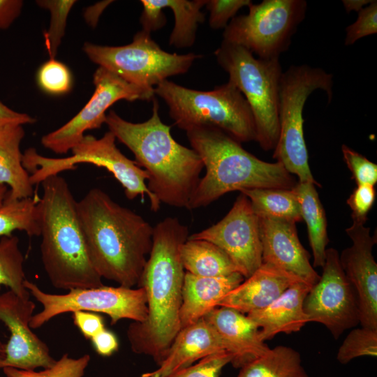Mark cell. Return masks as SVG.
<instances>
[{
	"label": "cell",
	"instance_id": "cell-45",
	"mask_svg": "<svg viewBox=\"0 0 377 377\" xmlns=\"http://www.w3.org/2000/svg\"><path fill=\"white\" fill-rule=\"evenodd\" d=\"M36 119L27 114L17 112L0 101V126L7 124H32Z\"/></svg>",
	"mask_w": 377,
	"mask_h": 377
},
{
	"label": "cell",
	"instance_id": "cell-22",
	"mask_svg": "<svg viewBox=\"0 0 377 377\" xmlns=\"http://www.w3.org/2000/svg\"><path fill=\"white\" fill-rule=\"evenodd\" d=\"M311 287L305 281H298L267 307L246 314L259 327L263 341L272 339L279 333L289 334L298 332L310 323L304 310V302Z\"/></svg>",
	"mask_w": 377,
	"mask_h": 377
},
{
	"label": "cell",
	"instance_id": "cell-4",
	"mask_svg": "<svg viewBox=\"0 0 377 377\" xmlns=\"http://www.w3.org/2000/svg\"><path fill=\"white\" fill-rule=\"evenodd\" d=\"M38 201L40 255L45 273L56 288L103 286L95 270L79 219L77 202L66 179L50 176L42 182Z\"/></svg>",
	"mask_w": 377,
	"mask_h": 377
},
{
	"label": "cell",
	"instance_id": "cell-37",
	"mask_svg": "<svg viewBox=\"0 0 377 377\" xmlns=\"http://www.w3.org/2000/svg\"><path fill=\"white\" fill-rule=\"evenodd\" d=\"M343 160L357 185L375 186L377 182V165L362 154L342 145Z\"/></svg>",
	"mask_w": 377,
	"mask_h": 377
},
{
	"label": "cell",
	"instance_id": "cell-46",
	"mask_svg": "<svg viewBox=\"0 0 377 377\" xmlns=\"http://www.w3.org/2000/svg\"><path fill=\"white\" fill-rule=\"evenodd\" d=\"M112 2V1H104L96 4L93 7L89 8L87 12L85 13L86 20L91 26H96L101 13Z\"/></svg>",
	"mask_w": 377,
	"mask_h": 377
},
{
	"label": "cell",
	"instance_id": "cell-42",
	"mask_svg": "<svg viewBox=\"0 0 377 377\" xmlns=\"http://www.w3.org/2000/svg\"><path fill=\"white\" fill-rule=\"evenodd\" d=\"M73 320L75 325L86 339H91L105 329L102 316L93 312L75 311L73 313Z\"/></svg>",
	"mask_w": 377,
	"mask_h": 377
},
{
	"label": "cell",
	"instance_id": "cell-29",
	"mask_svg": "<svg viewBox=\"0 0 377 377\" xmlns=\"http://www.w3.org/2000/svg\"><path fill=\"white\" fill-rule=\"evenodd\" d=\"M163 8H170L175 17V26L169 38L170 45L177 48L192 46L200 23L205 20L201 8L206 0H157Z\"/></svg>",
	"mask_w": 377,
	"mask_h": 377
},
{
	"label": "cell",
	"instance_id": "cell-34",
	"mask_svg": "<svg viewBox=\"0 0 377 377\" xmlns=\"http://www.w3.org/2000/svg\"><path fill=\"white\" fill-rule=\"evenodd\" d=\"M75 2L73 0L36 1L40 7L48 9L51 14L50 27L44 34L45 45L50 59H54L57 48L65 33L67 17Z\"/></svg>",
	"mask_w": 377,
	"mask_h": 377
},
{
	"label": "cell",
	"instance_id": "cell-17",
	"mask_svg": "<svg viewBox=\"0 0 377 377\" xmlns=\"http://www.w3.org/2000/svg\"><path fill=\"white\" fill-rule=\"evenodd\" d=\"M346 232L353 244L343 250L339 262L357 295L360 324L377 329V264L372 254L376 232L371 235L369 228L355 221Z\"/></svg>",
	"mask_w": 377,
	"mask_h": 377
},
{
	"label": "cell",
	"instance_id": "cell-6",
	"mask_svg": "<svg viewBox=\"0 0 377 377\" xmlns=\"http://www.w3.org/2000/svg\"><path fill=\"white\" fill-rule=\"evenodd\" d=\"M154 90L168 105L169 115L177 126L185 131L195 126H210L240 143L256 141V125L251 108L230 81L212 91H199L165 80Z\"/></svg>",
	"mask_w": 377,
	"mask_h": 377
},
{
	"label": "cell",
	"instance_id": "cell-40",
	"mask_svg": "<svg viewBox=\"0 0 377 377\" xmlns=\"http://www.w3.org/2000/svg\"><path fill=\"white\" fill-rule=\"evenodd\" d=\"M376 195L374 186L357 185L346 200L352 211L353 221L365 224L368 213L374 205Z\"/></svg>",
	"mask_w": 377,
	"mask_h": 377
},
{
	"label": "cell",
	"instance_id": "cell-25",
	"mask_svg": "<svg viewBox=\"0 0 377 377\" xmlns=\"http://www.w3.org/2000/svg\"><path fill=\"white\" fill-rule=\"evenodd\" d=\"M315 186L311 182H297L292 189L300 203L302 219L307 227L313 267H322L325 261L329 239L325 212Z\"/></svg>",
	"mask_w": 377,
	"mask_h": 377
},
{
	"label": "cell",
	"instance_id": "cell-7",
	"mask_svg": "<svg viewBox=\"0 0 377 377\" xmlns=\"http://www.w3.org/2000/svg\"><path fill=\"white\" fill-rule=\"evenodd\" d=\"M219 66L242 93L252 112L256 141L265 151L274 149L279 135V89L283 73L279 59L256 58L246 48L222 40L214 52Z\"/></svg>",
	"mask_w": 377,
	"mask_h": 377
},
{
	"label": "cell",
	"instance_id": "cell-10",
	"mask_svg": "<svg viewBox=\"0 0 377 377\" xmlns=\"http://www.w3.org/2000/svg\"><path fill=\"white\" fill-rule=\"evenodd\" d=\"M83 50L89 59L125 81L154 89L171 76L186 73L201 54L170 53L162 50L151 34L141 30L133 41L122 46H103L85 43Z\"/></svg>",
	"mask_w": 377,
	"mask_h": 377
},
{
	"label": "cell",
	"instance_id": "cell-23",
	"mask_svg": "<svg viewBox=\"0 0 377 377\" xmlns=\"http://www.w3.org/2000/svg\"><path fill=\"white\" fill-rule=\"evenodd\" d=\"M244 280L239 272L205 277L185 272L179 312L181 329L195 323L212 310Z\"/></svg>",
	"mask_w": 377,
	"mask_h": 377
},
{
	"label": "cell",
	"instance_id": "cell-3",
	"mask_svg": "<svg viewBox=\"0 0 377 377\" xmlns=\"http://www.w3.org/2000/svg\"><path fill=\"white\" fill-rule=\"evenodd\" d=\"M152 101V114L146 121L132 123L110 110L105 124L116 139L133 152L136 164L147 173V188L159 202L187 209L204 165L195 150L173 138L171 126L159 117L158 100L154 97Z\"/></svg>",
	"mask_w": 377,
	"mask_h": 377
},
{
	"label": "cell",
	"instance_id": "cell-2",
	"mask_svg": "<svg viewBox=\"0 0 377 377\" xmlns=\"http://www.w3.org/2000/svg\"><path fill=\"white\" fill-rule=\"evenodd\" d=\"M91 263L101 278L138 285L152 246L154 227L98 188L77 202Z\"/></svg>",
	"mask_w": 377,
	"mask_h": 377
},
{
	"label": "cell",
	"instance_id": "cell-39",
	"mask_svg": "<svg viewBox=\"0 0 377 377\" xmlns=\"http://www.w3.org/2000/svg\"><path fill=\"white\" fill-rule=\"evenodd\" d=\"M251 3V0H206L205 6L209 12V27L213 29H224L239 10Z\"/></svg>",
	"mask_w": 377,
	"mask_h": 377
},
{
	"label": "cell",
	"instance_id": "cell-20",
	"mask_svg": "<svg viewBox=\"0 0 377 377\" xmlns=\"http://www.w3.org/2000/svg\"><path fill=\"white\" fill-rule=\"evenodd\" d=\"M244 279L218 303L217 307H228L248 314L267 307L293 284L303 281L268 263H263Z\"/></svg>",
	"mask_w": 377,
	"mask_h": 377
},
{
	"label": "cell",
	"instance_id": "cell-13",
	"mask_svg": "<svg viewBox=\"0 0 377 377\" xmlns=\"http://www.w3.org/2000/svg\"><path fill=\"white\" fill-rule=\"evenodd\" d=\"M94 94L81 110L66 124L45 135L41 144L59 154H67L84 137V133L100 128L106 120V110L119 100L149 101L155 96L154 89L131 84L99 66L93 76Z\"/></svg>",
	"mask_w": 377,
	"mask_h": 377
},
{
	"label": "cell",
	"instance_id": "cell-41",
	"mask_svg": "<svg viewBox=\"0 0 377 377\" xmlns=\"http://www.w3.org/2000/svg\"><path fill=\"white\" fill-rule=\"evenodd\" d=\"M143 6L140 18L142 30L149 32L161 29L166 23V17L157 0H141Z\"/></svg>",
	"mask_w": 377,
	"mask_h": 377
},
{
	"label": "cell",
	"instance_id": "cell-48",
	"mask_svg": "<svg viewBox=\"0 0 377 377\" xmlns=\"http://www.w3.org/2000/svg\"><path fill=\"white\" fill-rule=\"evenodd\" d=\"M8 192V187L6 185L0 184V208L3 206L4 200Z\"/></svg>",
	"mask_w": 377,
	"mask_h": 377
},
{
	"label": "cell",
	"instance_id": "cell-18",
	"mask_svg": "<svg viewBox=\"0 0 377 377\" xmlns=\"http://www.w3.org/2000/svg\"><path fill=\"white\" fill-rule=\"evenodd\" d=\"M259 219L263 263L274 265L315 285L320 275L299 239L296 223L273 218Z\"/></svg>",
	"mask_w": 377,
	"mask_h": 377
},
{
	"label": "cell",
	"instance_id": "cell-15",
	"mask_svg": "<svg viewBox=\"0 0 377 377\" xmlns=\"http://www.w3.org/2000/svg\"><path fill=\"white\" fill-rule=\"evenodd\" d=\"M210 242L223 251L244 279L263 264L260 219L249 198L241 193L217 223L188 236Z\"/></svg>",
	"mask_w": 377,
	"mask_h": 377
},
{
	"label": "cell",
	"instance_id": "cell-28",
	"mask_svg": "<svg viewBox=\"0 0 377 377\" xmlns=\"http://www.w3.org/2000/svg\"><path fill=\"white\" fill-rule=\"evenodd\" d=\"M260 218H273L293 223L302 221L300 207L293 189L255 188L240 191Z\"/></svg>",
	"mask_w": 377,
	"mask_h": 377
},
{
	"label": "cell",
	"instance_id": "cell-19",
	"mask_svg": "<svg viewBox=\"0 0 377 377\" xmlns=\"http://www.w3.org/2000/svg\"><path fill=\"white\" fill-rule=\"evenodd\" d=\"M203 318L216 332L226 351L232 354L230 364L235 368L240 369L270 349L262 340L255 323L235 309L218 306Z\"/></svg>",
	"mask_w": 377,
	"mask_h": 377
},
{
	"label": "cell",
	"instance_id": "cell-47",
	"mask_svg": "<svg viewBox=\"0 0 377 377\" xmlns=\"http://www.w3.org/2000/svg\"><path fill=\"white\" fill-rule=\"evenodd\" d=\"M371 1L372 0H342L343 7L347 13L359 12Z\"/></svg>",
	"mask_w": 377,
	"mask_h": 377
},
{
	"label": "cell",
	"instance_id": "cell-27",
	"mask_svg": "<svg viewBox=\"0 0 377 377\" xmlns=\"http://www.w3.org/2000/svg\"><path fill=\"white\" fill-rule=\"evenodd\" d=\"M237 377H309L300 354L291 347L279 345L240 368Z\"/></svg>",
	"mask_w": 377,
	"mask_h": 377
},
{
	"label": "cell",
	"instance_id": "cell-11",
	"mask_svg": "<svg viewBox=\"0 0 377 377\" xmlns=\"http://www.w3.org/2000/svg\"><path fill=\"white\" fill-rule=\"evenodd\" d=\"M249 13L233 17L223 40L240 45L258 58L279 59L286 52L307 10L305 0H263L248 6Z\"/></svg>",
	"mask_w": 377,
	"mask_h": 377
},
{
	"label": "cell",
	"instance_id": "cell-12",
	"mask_svg": "<svg viewBox=\"0 0 377 377\" xmlns=\"http://www.w3.org/2000/svg\"><path fill=\"white\" fill-rule=\"evenodd\" d=\"M24 287L43 310L33 315L29 326L38 329L54 317L68 312L84 311L108 316L112 325L122 319L143 322L147 316V298L144 289L124 286L75 288L65 294L47 293L26 279Z\"/></svg>",
	"mask_w": 377,
	"mask_h": 377
},
{
	"label": "cell",
	"instance_id": "cell-21",
	"mask_svg": "<svg viewBox=\"0 0 377 377\" xmlns=\"http://www.w3.org/2000/svg\"><path fill=\"white\" fill-rule=\"evenodd\" d=\"M224 351L223 342L202 318L182 328L158 368L142 374L141 377H166L207 356Z\"/></svg>",
	"mask_w": 377,
	"mask_h": 377
},
{
	"label": "cell",
	"instance_id": "cell-32",
	"mask_svg": "<svg viewBox=\"0 0 377 377\" xmlns=\"http://www.w3.org/2000/svg\"><path fill=\"white\" fill-rule=\"evenodd\" d=\"M364 356H377V329L366 327L353 329L339 348L337 360L346 364Z\"/></svg>",
	"mask_w": 377,
	"mask_h": 377
},
{
	"label": "cell",
	"instance_id": "cell-1",
	"mask_svg": "<svg viewBox=\"0 0 377 377\" xmlns=\"http://www.w3.org/2000/svg\"><path fill=\"white\" fill-rule=\"evenodd\" d=\"M188 228L176 217L154 227L152 246L138 283L147 298V316L133 322L126 332L133 353L150 356L157 366L181 330L179 318L185 275L181 249Z\"/></svg>",
	"mask_w": 377,
	"mask_h": 377
},
{
	"label": "cell",
	"instance_id": "cell-44",
	"mask_svg": "<svg viewBox=\"0 0 377 377\" xmlns=\"http://www.w3.org/2000/svg\"><path fill=\"white\" fill-rule=\"evenodd\" d=\"M22 5V1L0 0V29L10 27L19 16Z\"/></svg>",
	"mask_w": 377,
	"mask_h": 377
},
{
	"label": "cell",
	"instance_id": "cell-8",
	"mask_svg": "<svg viewBox=\"0 0 377 377\" xmlns=\"http://www.w3.org/2000/svg\"><path fill=\"white\" fill-rule=\"evenodd\" d=\"M332 86V74L307 64L292 65L281 75L278 103L279 135L273 158L290 174L297 175L299 182L320 186L309 168L302 112L306 101L315 90L325 91L330 103Z\"/></svg>",
	"mask_w": 377,
	"mask_h": 377
},
{
	"label": "cell",
	"instance_id": "cell-5",
	"mask_svg": "<svg viewBox=\"0 0 377 377\" xmlns=\"http://www.w3.org/2000/svg\"><path fill=\"white\" fill-rule=\"evenodd\" d=\"M206 169L187 209L203 207L227 193L245 189H292L295 179L279 162L260 160L219 128L198 126L186 131Z\"/></svg>",
	"mask_w": 377,
	"mask_h": 377
},
{
	"label": "cell",
	"instance_id": "cell-36",
	"mask_svg": "<svg viewBox=\"0 0 377 377\" xmlns=\"http://www.w3.org/2000/svg\"><path fill=\"white\" fill-rule=\"evenodd\" d=\"M232 360L231 353L224 351L207 356L189 367L166 377H220L223 368Z\"/></svg>",
	"mask_w": 377,
	"mask_h": 377
},
{
	"label": "cell",
	"instance_id": "cell-26",
	"mask_svg": "<svg viewBox=\"0 0 377 377\" xmlns=\"http://www.w3.org/2000/svg\"><path fill=\"white\" fill-rule=\"evenodd\" d=\"M181 258L184 269L196 276L217 277L238 272L223 251L203 239H187L181 249Z\"/></svg>",
	"mask_w": 377,
	"mask_h": 377
},
{
	"label": "cell",
	"instance_id": "cell-24",
	"mask_svg": "<svg viewBox=\"0 0 377 377\" xmlns=\"http://www.w3.org/2000/svg\"><path fill=\"white\" fill-rule=\"evenodd\" d=\"M24 134L22 125L0 126V184L10 188L6 202L32 198L34 194V185L23 165V154L20 151Z\"/></svg>",
	"mask_w": 377,
	"mask_h": 377
},
{
	"label": "cell",
	"instance_id": "cell-38",
	"mask_svg": "<svg viewBox=\"0 0 377 377\" xmlns=\"http://www.w3.org/2000/svg\"><path fill=\"white\" fill-rule=\"evenodd\" d=\"M377 33V1H372L358 12L357 20L346 28L345 45Z\"/></svg>",
	"mask_w": 377,
	"mask_h": 377
},
{
	"label": "cell",
	"instance_id": "cell-9",
	"mask_svg": "<svg viewBox=\"0 0 377 377\" xmlns=\"http://www.w3.org/2000/svg\"><path fill=\"white\" fill-rule=\"evenodd\" d=\"M115 140L114 134L109 131L98 139L84 135L71 149L72 155L59 158L43 156L35 149L29 148L23 154L22 163L30 175L33 185L41 183L50 176L74 170L79 163L104 168L121 184L128 200H134L138 195L143 198L147 195L151 210L157 212L161 202L147 188L145 183L147 173L120 151Z\"/></svg>",
	"mask_w": 377,
	"mask_h": 377
},
{
	"label": "cell",
	"instance_id": "cell-35",
	"mask_svg": "<svg viewBox=\"0 0 377 377\" xmlns=\"http://www.w3.org/2000/svg\"><path fill=\"white\" fill-rule=\"evenodd\" d=\"M37 80L43 91L52 94L67 93L72 84L71 74L67 66L54 59H50L41 66Z\"/></svg>",
	"mask_w": 377,
	"mask_h": 377
},
{
	"label": "cell",
	"instance_id": "cell-30",
	"mask_svg": "<svg viewBox=\"0 0 377 377\" xmlns=\"http://www.w3.org/2000/svg\"><path fill=\"white\" fill-rule=\"evenodd\" d=\"M38 201L28 198L13 202L4 201L0 208V237L24 231L29 237L40 236Z\"/></svg>",
	"mask_w": 377,
	"mask_h": 377
},
{
	"label": "cell",
	"instance_id": "cell-49",
	"mask_svg": "<svg viewBox=\"0 0 377 377\" xmlns=\"http://www.w3.org/2000/svg\"><path fill=\"white\" fill-rule=\"evenodd\" d=\"M6 354V344L0 341V362L4 358Z\"/></svg>",
	"mask_w": 377,
	"mask_h": 377
},
{
	"label": "cell",
	"instance_id": "cell-43",
	"mask_svg": "<svg viewBox=\"0 0 377 377\" xmlns=\"http://www.w3.org/2000/svg\"><path fill=\"white\" fill-rule=\"evenodd\" d=\"M91 340L96 351L102 356H110L118 350L117 337L105 328L94 336Z\"/></svg>",
	"mask_w": 377,
	"mask_h": 377
},
{
	"label": "cell",
	"instance_id": "cell-16",
	"mask_svg": "<svg viewBox=\"0 0 377 377\" xmlns=\"http://www.w3.org/2000/svg\"><path fill=\"white\" fill-rule=\"evenodd\" d=\"M35 308L30 299L22 298L10 290L0 295V320L10 333L0 369L34 370L50 368L55 364L47 345L29 326Z\"/></svg>",
	"mask_w": 377,
	"mask_h": 377
},
{
	"label": "cell",
	"instance_id": "cell-33",
	"mask_svg": "<svg viewBox=\"0 0 377 377\" xmlns=\"http://www.w3.org/2000/svg\"><path fill=\"white\" fill-rule=\"evenodd\" d=\"M90 355L85 354L78 358L64 354L55 364L43 371L22 370L13 367H4L6 377H82L89 363Z\"/></svg>",
	"mask_w": 377,
	"mask_h": 377
},
{
	"label": "cell",
	"instance_id": "cell-14",
	"mask_svg": "<svg viewBox=\"0 0 377 377\" xmlns=\"http://www.w3.org/2000/svg\"><path fill=\"white\" fill-rule=\"evenodd\" d=\"M337 249H326L322 274L306 295L304 310L310 322L326 327L334 339L360 324L356 293L346 276Z\"/></svg>",
	"mask_w": 377,
	"mask_h": 377
},
{
	"label": "cell",
	"instance_id": "cell-31",
	"mask_svg": "<svg viewBox=\"0 0 377 377\" xmlns=\"http://www.w3.org/2000/svg\"><path fill=\"white\" fill-rule=\"evenodd\" d=\"M24 256L16 235L0 239V286L8 287L18 296L29 299L30 293L24 287L27 279L24 271Z\"/></svg>",
	"mask_w": 377,
	"mask_h": 377
}]
</instances>
